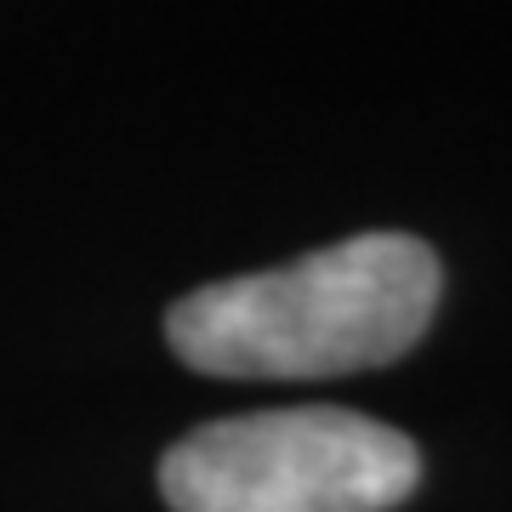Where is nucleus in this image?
I'll return each mask as SVG.
<instances>
[{
  "mask_svg": "<svg viewBox=\"0 0 512 512\" xmlns=\"http://www.w3.org/2000/svg\"><path fill=\"white\" fill-rule=\"evenodd\" d=\"M439 285V256L421 239L359 234L268 274L188 291L165 336L205 376H348L410 353L439 308Z\"/></svg>",
  "mask_w": 512,
  "mask_h": 512,
  "instance_id": "1",
  "label": "nucleus"
},
{
  "mask_svg": "<svg viewBox=\"0 0 512 512\" xmlns=\"http://www.w3.org/2000/svg\"><path fill=\"white\" fill-rule=\"evenodd\" d=\"M416 478L421 456L399 427L336 404L211 421L160 461L177 512H387Z\"/></svg>",
  "mask_w": 512,
  "mask_h": 512,
  "instance_id": "2",
  "label": "nucleus"
}]
</instances>
